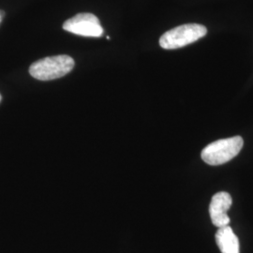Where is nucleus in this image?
I'll return each instance as SVG.
<instances>
[{
  "label": "nucleus",
  "mask_w": 253,
  "mask_h": 253,
  "mask_svg": "<svg viewBox=\"0 0 253 253\" xmlns=\"http://www.w3.org/2000/svg\"><path fill=\"white\" fill-rule=\"evenodd\" d=\"M73 57L59 54L40 59L29 68L30 75L40 81H51L61 78L71 73L74 68Z\"/></svg>",
  "instance_id": "f257e3e1"
},
{
  "label": "nucleus",
  "mask_w": 253,
  "mask_h": 253,
  "mask_svg": "<svg viewBox=\"0 0 253 253\" xmlns=\"http://www.w3.org/2000/svg\"><path fill=\"white\" fill-rule=\"evenodd\" d=\"M244 145L242 137L235 136L232 138L221 139L211 143L202 151V159L212 166L221 165L233 160L241 151Z\"/></svg>",
  "instance_id": "f03ea898"
},
{
  "label": "nucleus",
  "mask_w": 253,
  "mask_h": 253,
  "mask_svg": "<svg viewBox=\"0 0 253 253\" xmlns=\"http://www.w3.org/2000/svg\"><path fill=\"white\" fill-rule=\"evenodd\" d=\"M207 27L199 24H186L165 32L160 39V45L166 50H173L189 45L206 36Z\"/></svg>",
  "instance_id": "7ed1b4c3"
},
{
  "label": "nucleus",
  "mask_w": 253,
  "mask_h": 253,
  "mask_svg": "<svg viewBox=\"0 0 253 253\" xmlns=\"http://www.w3.org/2000/svg\"><path fill=\"white\" fill-rule=\"evenodd\" d=\"M63 29L75 35L100 38L103 28L99 18L92 13H78L63 24Z\"/></svg>",
  "instance_id": "20e7f679"
},
{
  "label": "nucleus",
  "mask_w": 253,
  "mask_h": 253,
  "mask_svg": "<svg viewBox=\"0 0 253 253\" xmlns=\"http://www.w3.org/2000/svg\"><path fill=\"white\" fill-rule=\"evenodd\" d=\"M233 200L228 192H217L211 200L209 206V214L212 223L217 227L228 226L230 223V217L227 212L232 207Z\"/></svg>",
  "instance_id": "39448f33"
},
{
  "label": "nucleus",
  "mask_w": 253,
  "mask_h": 253,
  "mask_svg": "<svg viewBox=\"0 0 253 253\" xmlns=\"http://www.w3.org/2000/svg\"><path fill=\"white\" fill-rule=\"evenodd\" d=\"M215 237L220 253H240L239 240L229 225L218 228Z\"/></svg>",
  "instance_id": "423d86ee"
},
{
  "label": "nucleus",
  "mask_w": 253,
  "mask_h": 253,
  "mask_svg": "<svg viewBox=\"0 0 253 253\" xmlns=\"http://www.w3.org/2000/svg\"><path fill=\"white\" fill-rule=\"evenodd\" d=\"M3 17H4V11L0 10V23H1V21H2Z\"/></svg>",
  "instance_id": "0eeeda50"
},
{
  "label": "nucleus",
  "mask_w": 253,
  "mask_h": 253,
  "mask_svg": "<svg viewBox=\"0 0 253 253\" xmlns=\"http://www.w3.org/2000/svg\"><path fill=\"white\" fill-rule=\"evenodd\" d=\"M1 100H2V97H1V95H0V101H1Z\"/></svg>",
  "instance_id": "6e6552de"
}]
</instances>
